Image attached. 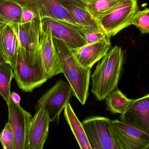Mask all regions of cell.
Here are the masks:
<instances>
[{
	"instance_id": "cell-1",
	"label": "cell",
	"mask_w": 149,
	"mask_h": 149,
	"mask_svg": "<svg viewBox=\"0 0 149 149\" xmlns=\"http://www.w3.org/2000/svg\"><path fill=\"white\" fill-rule=\"evenodd\" d=\"M124 64L120 46H114L99 62L92 77V92L99 101L105 99L117 87Z\"/></svg>"
},
{
	"instance_id": "cell-2",
	"label": "cell",
	"mask_w": 149,
	"mask_h": 149,
	"mask_svg": "<svg viewBox=\"0 0 149 149\" xmlns=\"http://www.w3.org/2000/svg\"><path fill=\"white\" fill-rule=\"evenodd\" d=\"M12 67L17 84L26 92H31L40 87L49 79L45 71L39 49L36 52H29L19 44Z\"/></svg>"
},
{
	"instance_id": "cell-3",
	"label": "cell",
	"mask_w": 149,
	"mask_h": 149,
	"mask_svg": "<svg viewBox=\"0 0 149 149\" xmlns=\"http://www.w3.org/2000/svg\"><path fill=\"white\" fill-rule=\"evenodd\" d=\"M53 40L61 59L63 73L72 88L74 96L84 105L89 94L91 68H85L80 64L65 42L53 37Z\"/></svg>"
},
{
	"instance_id": "cell-4",
	"label": "cell",
	"mask_w": 149,
	"mask_h": 149,
	"mask_svg": "<svg viewBox=\"0 0 149 149\" xmlns=\"http://www.w3.org/2000/svg\"><path fill=\"white\" fill-rule=\"evenodd\" d=\"M73 96V91L69 82L59 79L39 99L36 109L44 108L48 113L51 122L58 124L60 114Z\"/></svg>"
},
{
	"instance_id": "cell-5",
	"label": "cell",
	"mask_w": 149,
	"mask_h": 149,
	"mask_svg": "<svg viewBox=\"0 0 149 149\" xmlns=\"http://www.w3.org/2000/svg\"><path fill=\"white\" fill-rule=\"evenodd\" d=\"M138 10L137 0H123L100 21V25L105 35L111 38L130 26L135 14Z\"/></svg>"
},
{
	"instance_id": "cell-6",
	"label": "cell",
	"mask_w": 149,
	"mask_h": 149,
	"mask_svg": "<svg viewBox=\"0 0 149 149\" xmlns=\"http://www.w3.org/2000/svg\"><path fill=\"white\" fill-rule=\"evenodd\" d=\"M111 120L101 116H93L82 124L92 149H117L111 129Z\"/></svg>"
},
{
	"instance_id": "cell-7",
	"label": "cell",
	"mask_w": 149,
	"mask_h": 149,
	"mask_svg": "<svg viewBox=\"0 0 149 149\" xmlns=\"http://www.w3.org/2000/svg\"><path fill=\"white\" fill-rule=\"evenodd\" d=\"M111 129L117 149H147L149 135L120 120H111Z\"/></svg>"
},
{
	"instance_id": "cell-8",
	"label": "cell",
	"mask_w": 149,
	"mask_h": 149,
	"mask_svg": "<svg viewBox=\"0 0 149 149\" xmlns=\"http://www.w3.org/2000/svg\"><path fill=\"white\" fill-rule=\"evenodd\" d=\"M21 5L23 8L32 11L40 19L46 17L55 18L69 23L82 29L65 7L56 0H11Z\"/></svg>"
},
{
	"instance_id": "cell-9",
	"label": "cell",
	"mask_w": 149,
	"mask_h": 149,
	"mask_svg": "<svg viewBox=\"0 0 149 149\" xmlns=\"http://www.w3.org/2000/svg\"><path fill=\"white\" fill-rule=\"evenodd\" d=\"M39 50L45 71L49 79L63 73L61 59L53 43L52 31L41 23Z\"/></svg>"
},
{
	"instance_id": "cell-10",
	"label": "cell",
	"mask_w": 149,
	"mask_h": 149,
	"mask_svg": "<svg viewBox=\"0 0 149 149\" xmlns=\"http://www.w3.org/2000/svg\"><path fill=\"white\" fill-rule=\"evenodd\" d=\"M8 122L14 136L13 149H25L28 129L32 115L22 107L20 104L15 103L10 97L8 104Z\"/></svg>"
},
{
	"instance_id": "cell-11",
	"label": "cell",
	"mask_w": 149,
	"mask_h": 149,
	"mask_svg": "<svg viewBox=\"0 0 149 149\" xmlns=\"http://www.w3.org/2000/svg\"><path fill=\"white\" fill-rule=\"evenodd\" d=\"M41 24L50 29L52 36L65 42L70 49L81 47L86 43L81 29L69 23L55 18L46 17L41 20Z\"/></svg>"
},
{
	"instance_id": "cell-12",
	"label": "cell",
	"mask_w": 149,
	"mask_h": 149,
	"mask_svg": "<svg viewBox=\"0 0 149 149\" xmlns=\"http://www.w3.org/2000/svg\"><path fill=\"white\" fill-rule=\"evenodd\" d=\"M28 129L25 149H42L49 135L50 120L42 108L36 109Z\"/></svg>"
},
{
	"instance_id": "cell-13",
	"label": "cell",
	"mask_w": 149,
	"mask_h": 149,
	"mask_svg": "<svg viewBox=\"0 0 149 149\" xmlns=\"http://www.w3.org/2000/svg\"><path fill=\"white\" fill-rule=\"evenodd\" d=\"M120 120L149 135V94L133 100Z\"/></svg>"
},
{
	"instance_id": "cell-14",
	"label": "cell",
	"mask_w": 149,
	"mask_h": 149,
	"mask_svg": "<svg viewBox=\"0 0 149 149\" xmlns=\"http://www.w3.org/2000/svg\"><path fill=\"white\" fill-rule=\"evenodd\" d=\"M111 46L110 38L106 36L97 42L71 49L82 66L85 68H91L108 53Z\"/></svg>"
},
{
	"instance_id": "cell-15",
	"label": "cell",
	"mask_w": 149,
	"mask_h": 149,
	"mask_svg": "<svg viewBox=\"0 0 149 149\" xmlns=\"http://www.w3.org/2000/svg\"><path fill=\"white\" fill-rule=\"evenodd\" d=\"M16 35L19 44L24 49L34 52L39 49L41 20L38 18L26 23L8 24Z\"/></svg>"
},
{
	"instance_id": "cell-16",
	"label": "cell",
	"mask_w": 149,
	"mask_h": 149,
	"mask_svg": "<svg viewBox=\"0 0 149 149\" xmlns=\"http://www.w3.org/2000/svg\"><path fill=\"white\" fill-rule=\"evenodd\" d=\"M18 45V39L12 28L0 20V53L12 66L15 61Z\"/></svg>"
},
{
	"instance_id": "cell-17",
	"label": "cell",
	"mask_w": 149,
	"mask_h": 149,
	"mask_svg": "<svg viewBox=\"0 0 149 149\" xmlns=\"http://www.w3.org/2000/svg\"><path fill=\"white\" fill-rule=\"evenodd\" d=\"M63 7L81 27V34L102 31L100 24L86 10L73 5H66Z\"/></svg>"
},
{
	"instance_id": "cell-18",
	"label": "cell",
	"mask_w": 149,
	"mask_h": 149,
	"mask_svg": "<svg viewBox=\"0 0 149 149\" xmlns=\"http://www.w3.org/2000/svg\"><path fill=\"white\" fill-rule=\"evenodd\" d=\"M64 115L80 148L81 149H92L82 123L77 118L70 103L66 105L64 109Z\"/></svg>"
},
{
	"instance_id": "cell-19",
	"label": "cell",
	"mask_w": 149,
	"mask_h": 149,
	"mask_svg": "<svg viewBox=\"0 0 149 149\" xmlns=\"http://www.w3.org/2000/svg\"><path fill=\"white\" fill-rule=\"evenodd\" d=\"M86 10L100 24L103 17L109 14L123 0H81Z\"/></svg>"
},
{
	"instance_id": "cell-20",
	"label": "cell",
	"mask_w": 149,
	"mask_h": 149,
	"mask_svg": "<svg viewBox=\"0 0 149 149\" xmlns=\"http://www.w3.org/2000/svg\"><path fill=\"white\" fill-rule=\"evenodd\" d=\"M105 99L107 109L113 114L123 113L133 101L128 99L118 87L109 93Z\"/></svg>"
},
{
	"instance_id": "cell-21",
	"label": "cell",
	"mask_w": 149,
	"mask_h": 149,
	"mask_svg": "<svg viewBox=\"0 0 149 149\" xmlns=\"http://www.w3.org/2000/svg\"><path fill=\"white\" fill-rule=\"evenodd\" d=\"M22 7L11 0H0V20L6 23H20L22 15Z\"/></svg>"
},
{
	"instance_id": "cell-22",
	"label": "cell",
	"mask_w": 149,
	"mask_h": 149,
	"mask_svg": "<svg viewBox=\"0 0 149 149\" xmlns=\"http://www.w3.org/2000/svg\"><path fill=\"white\" fill-rule=\"evenodd\" d=\"M13 78V69L11 64L7 62L0 64V94L7 105L10 101V85Z\"/></svg>"
},
{
	"instance_id": "cell-23",
	"label": "cell",
	"mask_w": 149,
	"mask_h": 149,
	"mask_svg": "<svg viewBox=\"0 0 149 149\" xmlns=\"http://www.w3.org/2000/svg\"><path fill=\"white\" fill-rule=\"evenodd\" d=\"M131 24L138 28L142 34L149 33V8L137 10Z\"/></svg>"
},
{
	"instance_id": "cell-24",
	"label": "cell",
	"mask_w": 149,
	"mask_h": 149,
	"mask_svg": "<svg viewBox=\"0 0 149 149\" xmlns=\"http://www.w3.org/2000/svg\"><path fill=\"white\" fill-rule=\"evenodd\" d=\"M0 142L4 149H13L14 136L13 132L8 122L5 124V127L0 134Z\"/></svg>"
},
{
	"instance_id": "cell-25",
	"label": "cell",
	"mask_w": 149,
	"mask_h": 149,
	"mask_svg": "<svg viewBox=\"0 0 149 149\" xmlns=\"http://www.w3.org/2000/svg\"><path fill=\"white\" fill-rule=\"evenodd\" d=\"M82 34L86 43H91L102 39L106 36L103 31H95Z\"/></svg>"
},
{
	"instance_id": "cell-26",
	"label": "cell",
	"mask_w": 149,
	"mask_h": 149,
	"mask_svg": "<svg viewBox=\"0 0 149 149\" xmlns=\"http://www.w3.org/2000/svg\"><path fill=\"white\" fill-rule=\"evenodd\" d=\"M23 10L22 20L20 23L24 24L29 22L35 18H38L36 15L32 11L23 8Z\"/></svg>"
},
{
	"instance_id": "cell-27",
	"label": "cell",
	"mask_w": 149,
	"mask_h": 149,
	"mask_svg": "<svg viewBox=\"0 0 149 149\" xmlns=\"http://www.w3.org/2000/svg\"><path fill=\"white\" fill-rule=\"evenodd\" d=\"M60 5L64 6L66 5H73L83 9H86L85 5L81 0H56Z\"/></svg>"
},
{
	"instance_id": "cell-28",
	"label": "cell",
	"mask_w": 149,
	"mask_h": 149,
	"mask_svg": "<svg viewBox=\"0 0 149 149\" xmlns=\"http://www.w3.org/2000/svg\"><path fill=\"white\" fill-rule=\"evenodd\" d=\"M10 98L14 102L17 104H20L21 97L18 94L14 92H12L10 94Z\"/></svg>"
},
{
	"instance_id": "cell-29",
	"label": "cell",
	"mask_w": 149,
	"mask_h": 149,
	"mask_svg": "<svg viewBox=\"0 0 149 149\" xmlns=\"http://www.w3.org/2000/svg\"><path fill=\"white\" fill-rule=\"evenodd\" d=\"M7 62L6 59H5L4 57H3V55L0 53V64H2V63H4V62Z\"/></svg>"
},
{
	"instance_id": "cell-30",
	"label": "cell",
	"mask_w": 149,
	"mask_h": 149,
	"mask_svg": "<svg viewBox=\"0 0 149 149\" xmlns=\"http://www.w3.org/2000/svg\"><path fill=\"white\" fill-rule=\"evenodd\" d=\"M147 149H149V145L148 146V148H147Z\"/></svg>"
}]
</instances>
